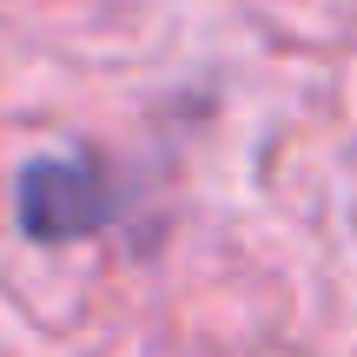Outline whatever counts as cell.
Returning <instances> with one entry per match:
<instances>
[{"mask_svg": "<svg viewBox=\"0 0 357 357\" xmlns=\"http://www.w3.org/2000/svg\"><path fill=\"white\" fill-rule=\"evenodd\" d=\"M119 218V178L93 153H40L13 178V225L33 245H86Z\"/></svg>", "mask_w": 357, "mask_h": 357, "instance_id": "6da1fadb", "label": "cell"}]
</instances>
